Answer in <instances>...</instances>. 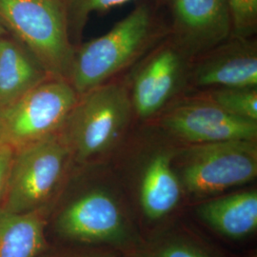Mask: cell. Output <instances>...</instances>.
<instances>
[{
  "label": "cell",
  "mask_w": 257,
  "mask_h": 257,
  "mask_svg": "<svg viewBox=\"0 0 257 257\" xmlns=\"http://www.w3.org/2000/svg\"><path fill=\"white\" fill-rule=\"evenodd\" d=\"M168 34L155 2L140 1L107 34L74 48L68 81L82 95L110 81Z\"/></svg>",
  "instance_id": "cell-1"
},
{
  "label": "cell",
  "mask_w": 257,
  "mask_h": 257,
  "mask_svg": "<svg viewBox=\"0 0 257 257\" xmlns=\"http://www.w3.org/2000/svg\"><path fill=\"white\" fill-rule=\"evenodd\" d=\"M134 116L127 84L109 81L78 96L60 133L72 158L85 164L115 147Z\"/></svg>",
  "instance_id": "cell-2"
},
{
  "label": "cell",
  "mask_w": 257,
  "mask_h": 257,
  "mask_svg": "<svg viewBox=\"0 0 257 257\" xmlns=\"http://www.w3.org/2000/svg\"><path fill=\"white\" fill-rule=\"evenodd\" d=\"M0 23L49 76L68 81L75 46L64 0H0Z\"/></svg>",
  "instance_id": "cell-3"
},
{
  "label": "cell",
  "mask_w": 257,
  "mask_h": 257,
  "mask_svg": "<svg viewBox=\"0 0 257 257\" xmlns=\"http://www.w3.org/2000/svg\"><path fill=\"white\" fill-rule=\"evenodd\" d=\"M256 140L190 144L178 154L176 174L188 193L205 196L256 178Z\"/></svg>",
  "instance_id": "cell-4"
},
{
  "label": "cell",
  "mask_w": 257,
  "mask_h": 257,
  "mask_svg": "<svg viewBox=\"0 0 257 257\" xmlns=\"http://www.w3.org/2000/svg\"><path fill=\"white\" fill-rule=\"evenodd\" d=\"M71 159L60 132L16 150L0 206L16 213L43 208L61 183Z\"/></svg>",
  "instance_id": "cell-5"
},
{
  "label": "cell",
  "mask_w": 257,
  "mask_h": 257,
  "mask_svg": "<svg viewBox=\"0 0 257 257\" xmlns=\"http://www.w3.org/2000/svg\"><path fill=\"white\" fill-rule=\"evenodd\" d=\"M77 100L69 81L49 77L0 109V144L16 151L59 133Z\"/></svg>",
  "instance_id": "cell-6"
},
{
  "label": "cell",
  "mask_w": 257,
  "mask_h": 257,
  "mask_svg": "<svg viewBox=\"0 0 257 257\" xmlns=\"http://www.w3.org/2000/svg\"><path fill=\"white\" fill-rule=\"evenodd\" d=\"M191 62L167 35L140 60L127 84L134 115L149 120L160 114L187 84Z\"/></svg>",
  "instance_id": "cell-7"
},
{
  "label": "cell",
  "mask_w": 257,
  "mask_h": 257,
  "mask_svg": "<svg viewBox=\"0 0 257 257\" xmlns=\"http://www.w3.org/2000/svg\"><path fill=\"white\" fill-rule=\"evenodd\" d=\"M167 107L159 126L189 144L256 140L257 122L232 115L203 94Z\"/></svg>",
  "instance_id": "cell-8"
},
{
  "label": "cell",
  "mask_w": 257,
  "mask_h": 257,
  "mask_svg": "<svg viewBox=\"0 0 257 257\" xmlns=\"http://www.w3.org/2000/svg\"><path fill=\"white\" fill-rule=\"evenodd\" d=\"M171 13L169 37L191 60L232 36L225 0H163Z\"/></svg>",
  "instance_id": "cell-9"
},
{
  "label": "cell",
  "mask_w": 257,
  "mask_h": 257,
  "mask_svg": "<svg viewBox=\"0 0 257 257\" xmlns=\"http://www.w3.org/2000/svg\"><path fill=\"white\" fill-rule=\"evenodd\" d=\"M187 84L193 88L257 87L256 41L230 37L190 65Z\"/></svg>",
  "instance_id": "cell-10"
},
{
  "label": "cell",
  "mask_w": 257,
  "mask_h": 257,
  "mask_svg": "<svg viewBox=\"0 0 257 257\" xmlns=\"http://www.w3.org/2000/svg\"><path fill=\"white\" fill-rule=\"evenodd\" d=\"M56 230L65 238L82 243H117L126 236L119 206L99 188L69 204L57 218Z\"/></svg>",
  "instance_id": "cell-11"
},
{
  "label": "cell",
  "mask_w": 257,
  "mask_h": 257,
  "mask_svg": "<svg viewBox=\"0 0 257 257\" xmlns=\"http://www.w3.org/2000/svg\"><path fill=\"white\" fill-rule=\"evenodd\" d=\"M175 154L160 151L150 157L140 178V202L152 220L164 217L181 198L182 185L174 167Z\"/></svg>",
  "instance_id": "cell-12"
},
{
  "label": "cell",
  "mask_w": 257,
  "mask_h": 257,
  "mask_svg": "<svg viewBox=\"0 0 257 257\" xmlns=\"http://www.w3.org/2000/svg\"><path fill=\"white\" fill-rule=\"evenodd\" d=\"M49 77L34 56L14 38H0V109Z\"/></svg>",
  "instance_id": "cell-13"
},
{
  "label": "cell",
  "mask_w": 257,
  "mask_h": 257,
  "mask_svg": "<svg viewBox=\"0 0 257 257\" xmlns=\"http://www.w3.org/2000/svg\"><path fill=\"white\" fill-rule=\"evenodd\" d=\"M197 213L207 225L229 238L246 237L257 229V192L212 199L201 205Z\"/></svg>",
  "instance_id": "cell-14"
},
{
  "label": "cell",
  "mask_w": 257,
  "mask_h": 257,
  "mask_svg": "<svg viewBox=\"0 0 257 257\" xmlns=\"http://www.w3.org/2000/svg\"><path fill=\"white\" fill-rule=\"evenodd\" d=\"M45 208L16 213L0 206V257H40L47 246Z\"/></svg>",
  "instance_id": "cell-15"
},
{
  "label": "cell",
  "mask_w": 257,
  "mask_h": 257,
  "mask_svg": "<svg viewBox=\"0 0 257 257\" xmlns=\"http://www.w3.org/2000/svg\"><path fill=\"white\" fill-rule=\"evenodd\" d=\"M202 94L230 114L257 122V87L213 88Z\"/></svg>",
  "instance_id": "cell-16"
},
{
  "label": "cell",
  "mask_w": 257,
  "mask_h": 257,
  "mask_svg": "<svg viewBox=\"0 0 257 257\" xmlns=\"http://www.w3.org/2000/svg\"><path fill=\"white\" fill-rule=\"evenodd\" d=\"M134 0H64L71 41H78L93 13H104Z\"/></svg>",
  "instance_id": "cell-17"
},
{
  "label": "cell",
  "mask_w": 257,
  "mask_h": 257,
  "mask_svg": "<svg viewBox=\"0 0 257 257\" xmlns=\"http://www.w3.org/2000/svg\"><path fill=\"white\" fill-rule=\"evenodd\" d=\"M225 1L231 20V37H253L257 31V0Z\"/></svg>",
  "instance_id": "cell-18"
},
{
  "label": "cell",
  "mask_w": 257,
  "mask_h": 257,
  "mask_svg": "<svg viewBox=\"0 0 257 257\" xmlns=\"http://www.w3.org/2000/svg\"><path fill=\"white\" fill-rule=\"evenodd\" d=\"M150 257H209L198 248L184 243L167 244L155 250Z\"/></svg>",
  "instance_id": "cell-19"
},
{
  "label": "cell",
  "mask_w": 257,
  "mask_h": 257,
  "mask_svg": "<svg viewBox=\"0 0 257 257\" xmlns=\"http://www.w3.org/2000/svg\"><path fill=\"white\" fill-rule=\"evenodd\" d=\"M14 155L15 150L13 148L0 144V204L7 188Z\"/></svg>",
  "instance_id": "cell-20"
},
{
  "label": "cell",
  "mask_w": 257,
  "mask_h": 257,
  "mask_svg": "<svg viewBox=\"0 0 257 257\" xmlns=\"http://www.w3.org/2000/svg\"><path fill=\"white\" fill-rule=\"evenodd\" d=\"M49 257H114L109 252H73Z\"/></svg>",
  "instance_id": "cell-21"
},
{
  "label": "cell",
  "mask_w": 257,
  "mask_h": 257,
  "mask_svg": "<svg viewBox=\"0 0 257 257\" xmlns=\"http://www.w3.org/2000/svg\"><path fill=\"white\" fill-rule=\"evenodd\" d=\"M8 34H7V32H6V30L4 29V27L1 25V23H0V38L3 37H6Z\"/></svg>",
  "instance_id": "cell-22"
}]
</instances>
